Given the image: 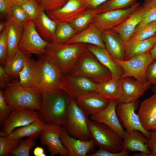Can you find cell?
I'll return each mask as SVG.
<instances>
[{"label": "cell", "mask_w": 156, "mask_h": 156, "mask_svg": "<svg viewBox=\"0 0 156 156\" xmlns=\"http://www.w3.org/2000/svg\"><path fill=\"white\" fill-rule=\"evenodd\" d=\"M41 92L42 102L38 113L41 119L46 124H57L65 126L71 98L60 88Z\"/></svg>", "instance_id": "1"}, {"label": "cell", "mask_w": 156, "mask_h": 156, "mask_svg": "<svg viewBox=\"0 0 156 156\" xmlns=\"http://www.w3.org/2000/svg\"><path fill=\"white\" fill-rule=\"evenodd\" d=\"M87 44L53 41L48 42L44 54L64 75L69 73L81 55L88 50Z\"/></svg>", "instance_id": "2"}, {"label": "cell", "mask_w": 156, "mask_h": 156, "mask_svg": "<svg viewBox=\"0 0 156 156\" xmlns=\"http://www.w3.org/2000/svg\"><path fill=\"white\" fill-rule=\"evenodd\" d=\"M18 82H15L3 91L7 103L16 109L39 110L42 100L40 90L23 86Z\"/></svg>", "instance_id": "3"}, {"label": "cell", "mask_w": 156, "mask_h": 156, "mask_svg": "<svg viewBox=\"0 0 156 156\" xmlns=\"http://www.w3.org/2000/svg\"><path fill=\"white\" fill-rule=\"evenodd\" d=\"M73 76H81L100 83L112 78L108 69L88 50L81 55L73 68L68 73Z\"/></svg>", "instance_id": "4"}, {"label": "cell", "mask_w": 156, "mask_h": 156, "mask_svg": "<svg viewBox=\"0 0 156 156\" xmlns=\"http://www.w3.org/2000/svg\"><path fill=\"white\" fill-rule=\"evenodd\" d=\"M88 127L90 138L100 149L116 153L122 150L123 140L106 125L89 119Z\"/></svg>", "instance_id": "5"}, {"label": "cell", "mask_w": 156, "mask_h": 156, "mask_svg": "<svg viewBox=\"0 0 156 156\" xmlns=\"http://www.w3.org/2000/svg\"><path fill=\"white\" fill-rule=\"evenodd\" d=\"M88 116L71 99L68 107L65 127L67 133L83 140L91 138L88 127Z\"/></svg>", "instance_id": "6"}, {"label": "cell", "mask_w": 156, "mask_h": 156, "mask_svg": "<svg viewBox=\"0 0 156 156\" xmlns=\"http://www.w3.org/2000/svg\"><path fill=\"white\" fill-rule=\"evenodd\" d=\"M38 88L42 91L59 88L63 74L45 55H40L36 61Z\"/></svg>", "instance_id": "7"}, {"label": "cell", "mask_w": 156, "mask_h": 156, "mask_svg": "<svg viewBox=\"0 0 156 156\" xmlns=\"http://www.w3.org/2000/svg\"><path fill=\"white\" fill-rule=\"evenodd\" d=\"M113 59L123 70L124 73L121 78L131 77L149 85L146 80V72L148 66L153 61L150 51L134 56L127 60Z\"/></svg>", "instance_id": "8"}, {"label": "cell", "mask_w": 156, "mask_h": 156, "mask_svg": "<svg viewBox=\"0 0 156 156\" xmlns=\"http://www.w3.org/2000/svg\"><path fill=\"white\" fill-rule=\"evenodd\" d=\"M99 84L85 77L73 76L67 73L63 75L59 88L75 100L88 93L97 92Z\"/></svg>", "instance_id": "9"}, {"label": "cell", "mask_w": 156, "mask_h": 156, "mask_svg": "<svg viewBox=\"0 0 156 156\" xmlns=\"http://www.w3.org/2000/svg\"><path fill=\"white\" fill-rule=\"evenodd\" d=\"M135 3L130 7L124 9L112 10L96 14L91 23L102 31L112 29L127 19L140 6Z\"/></svg>", "instance_id": "10"}, {"label": "cell", "mask_w": 156, "mask_h": 156, "mask_svg": "<svg viewBox=\"0 0 156 156\" xmlns=\"http://www.w3.org/2000/svg\"><path fill=\"white\" fill-rule=\"evenodd\" d=\"M48 43L37 32L33 20L31 19L24 25L18 49L20 51L24 53L43 54H45Z\"/></svg>", "instance_id": "11"}, {"label": "cell", "mask_w": 156, "mask_h": 156, "mask_svg": "<svg viewBox=\"0 0 156 156\" xmlns=\"http://www.w3.org/2000/svg\"><path fill=\"white\" fill-rule=\"evenodd\" d=\"M41 119L38 112L35 110L15 109L2 124L0 136L8 137L14 129Z\"/></svg>", "instance_id": "12"}, {"label": "cell", "mask_w": 156, "mask_h": 156, "mask_svg": "<svg viewBox=\"0 0 156 156\" xmlns=\"http://www.w3.org/2000/svg\"><path fill=\"white\" fill-rule=\"evenodd\" d=\"M60 124H46L40 136L41 144L46 145L51 156L60 155L67 156L68 151L60 139L63 128Z\"/></svg>", "instance_id": "13"}, {"label": "cell", "mask_w": 156, "mask_h": 156, "mask_svg": "<svg viewBox=\"0 0 156 156\" xmlns=\"http://www.w3.org/2000/svg\"><path fill=\"white\" fill-rule=\"evenodd\" d=\"M137 101L127 103H118L116 108L117 114L126 131L129 132L133 130L139 131L149 139L150 131L144 129L138 114L135 112L137 106Z\"/></svg>", "instance_id": "14"}, {"label": "cell", "mask_w": 156, "mask_h": 156, "mask_svg": "<svg viewBox=\"0 0 156 156\" xmlns=\"http://www.w3.org/2000/svg\"><path fill=\"white\" fill-rule=\"evenodd\" d=\"M121 95L118 103H127L138 101L151 86L146 85L131 77L119 79Z\"/></svg>", "instance_id": "15"}, {"label": "cell", "mask_w": 156, "mask_h": 156, "mask_svg": "<svg viewBox=\"0 0 156 156\" xmlns=\"http://www.w3.org/2000/svg\"><path fill=\"white\" fill-rule=\"evenodd\" d=\"M117 100H110L108 105L100 112L90 116V119L103 123L114 131L123 140L125 130L120 123L116 111Z\"/></svg>", "instance_id": "16"}, {"label": "cell", "mask_w": 156, "mask_h": 156, "mask_svg": "<svg viewBox=\"0 0 156 156\" xmlns=\"http://www.w3.org/2000/svg\"><path fill=\"white\" fill-rule=\"evenodd\" d=\"M60 139L68 151L67 156H86L96 145L91 138L88 140H83L70 136L64 126L63 127Z\"/></svg>", "instance_id": "17"}, {"label": "cell", "mask_w": 156, "mask_h": 156, "mask_svg": "<svg viewBox=\"0 0 156 156\" xmlns=\"http://www.w3.org/2000/svg\"><path fill=\"white\" fill-rule=\"evenodd\" d=\"M87 9L79 0H68L61 8L45 13L57 23L63 22L70 23Z\"/></svg>", "instance_id": "18"}, {"label": "cell", "mask_w": 156, "mask_h": 156, "mask_svg": "<svg viewBox=\"0 0 156 156\" xmlns=\"http://www.w3.org/2000/svg\"><path fill=\"white\" fill-rule=\"evenodd\" d=\"M137 114L145 130L150 131L156 128V94L142 101Z\"/></svg>", "instance_id": "19"}, {"label": "cell", "mask_w": 156, "mask_h": 156, "mask_svg": "<svg viewBox=\"0 0 156 156\" xmlns=\"http://www.w3.org/2000/svg\"><path fill=\"white\" fill-rule=\"evenodd\" d=\"M87 49L93 53L103 65L111 73L112 78L119 79L122 76L124 71L122 67L116 62L105 48L88 44Z\"/></svg>", "instance_id": "20"}, {"label": "cell", "mask_w": 156, "mask_h": 156, "mask_svg": "<svg viewBox=\"0 0 156 156\" xmlns=\"http://www.w3.org/2000/svg\"><path fill=\"white\" fill-rule=\"evenodd\" d=\"M75 100L88 116L96 114L105 109L110 101L100 96L97 92L88 93Z\"/></svg>", "instance_id": "21"}, {"label": "cell", "mask_w": 156, "mask_h": 156, "mask_svg": "<svg viewBox=\"0 0 156 156\" xmlns=\"http://www.w3.org/2000/svg\"><path fill=\"white\" fill-rule=\"evenodd\" d=\"M148 141V139L139 131L133 130L129 132L125 131L122 150L142 152L150 156L151 152L147 146Z\"/></svg>", "instance_id": "22"}, {"label": "cell", "mask_w": 156, "mask_h": 156, "mask_svg": "<svg viewBox=\"0 0 156 156\" xmlns=\"http://www.w3.org/2000/svg\"><path fill=\"white\" fill-rule=\"evenodd\" d=\"M101 36L105 48L111 56L116 59L125 60L124 43L119 34L112 29L102 31Z\"/></svg>", "instance_id": "23"}, {"label": "cell", "mask_w": 156, "mask_h": 156, "mask_svg": "<svg viewBox=\"0 0 156 156\" xmlns=\"http://www.w3.org/2000/svg\"><path fill=\"white\" fill-rule=\"evenodd\" d=\"M35 29L41 38L48 42L54 41L57 25L42 10L37 17L33 20Z\"/></svg>", "instance_id": "24"}, {"label": "cell", "mask_w": 156, "mask_h": 156, "mask_svg": "<svg viewBox=\"0 0 156 156\" xmlns=\"http://www.w3.org/2000/svg\"><path fill=\"white\" fill-rule=\"evenodd\" d=\"M102 33L101 31L91 23L87 28L76 34L65 43H81L105 48L102 38Z\"/></svg>", "instance_id": "25"}, {"label": "cell", "mask_w": 156, "mask_h": 156, "mask_svg": "<svg viewBox=\"0 0 156 156\" xmlns=\"http://www.w3.org/2000/svg\"><path fill=\"white\" fill-rule=\"evenodd\" d=\"M7 21L8 22L9 29L8 36V52L6 62L19 51L18 45L22 35L24 25L16 21L11 14L8 16Z\"/></svg>", "instance_id": "26"}, {"label": "cell", "mask_w": 156, "mask_h": 156, "mask_svg": "<svg viewBox=\"0 0 156 156\" xmlns=\"http://www.w3.org/2000/svg\"><path fill=\"white\" fill-rule=\"evenodd\" d=\"M142 16L143 12L140 5L127 19L120 25L112 29L120 36L123 42L124 47L141 22Z\"/></svg>", "instance_id": "27"}, {"label": "cell", "mask_w": 156, "mask_h": 156, "mask_svg": "<svg viewBox=\"0 0 156 156\" xmlns=\"http://www.w3.org/2000/svg\"><path fill=\"white\" fill-rule=\"evenodd\" d=\"M156 42V33L145 40H139L131 37L125 45V60L132 57L150 51Z\"/></svg>", "instance_id": "28"}, {"label": "cell", "mask_w": 156, "mask_h": 156, "mask_svg": "<svg viewBox=\"0 0 156 156\" xmlns=\"http://www.w3.org/2000/svg\"><path fill=\"white\" fill-rule=\"evenodd\" d=\"M45 124L41 119L25 126L14 129L8 137L14 139L27 137L36 139L41 134Z\"/></svg>", "instance_id": "29"}, {"label": "cell", "mask_w": 156, "mask_h": 156, "mask_svg": "<svg viewBox=\"0 0 156 156\" xmlns=\"http://www.w3.org/2000/svg\"><path fill=\"white\" fill-rule=\"evenodd\" d=\"M31 56V53L19 50L3 66L5 71L13 78L19 79L20 73Z\"/></svg>", "instance_id": "30"}, {"label": "cell", "mask_w": 156, "mask_h": 156, "mask_svg": "<svg viewBox=\"0 0 156 156\" xmlns=\"http://www.w3.org/2000/svg\"><path fill=\"white\" fill-rule=\"evenodd\" d=\"M18 83L27 87L38 88L37 73L36 61L29 59L20 73Z\"/></svg>", "instance_id": "31"}, {"label": "cell", "mask_w": 156, "mask_h": 156, "mask_svg": "<svg viewBox=\"0 0 156 156\" xmlns=\"http://www.w3.org/2000/svg\"><path fill=\"white\" fill-rule=\"evenodd\" d=\"M98 94L109 100H118L121 95V88L119 79L112 78L103 83H99Z\"/></svg>", "instance_id": "32"}, {"label": "cell", "mask_w": 156, "mask_h": 156, "mask_svg": "<svg viewBox=\"0 0 156 156\" xmlns=\"http://www.w3.org/2000/svg\"><path fill=\"white\" fill-rule=\"evenodd\" d=\"M99 12L97 8H88L83 13L70 23L77 34L82 31L91 23L95 15Z\"/></svg>", "instance_id": "33"}, {"label": "cell", "mask_w": 156, "mask_h": 156, "mask_svg": "<svg viewBox=\"0 0 156 156\" xmlns=\"http://www.w3.org/2000/svg\"><path fill=\"white\" fill-rule=\"evenodd\" d=\"M76 34L69 23H57L53 41L65 43Z\"/></svg>", "instance_id": "34"}, {"label": "cell", "mask_w": 156, "mask_h": 156, "mask_svg": "<svg viewBox=\"0 0 156 156\" xmlns=\"http://www.w3.org/2000/svg\"><path fill=\"white\" fill-rule=\"evenodd\" d=\"M140 7L143 12L142 18L136 29L156 21V0H146Z\"/></svg>", "instance_id": "35"}, {"label": "cell", "mask_w": 156, "mask_h": 156, "mask_svg": "<svg viewBox=\"0 0 156 156\" xmlns=\"http://www.w3.org/2000/svg\"><path fill=\"white\" fill-rule=\"evenodd\" d=\"M137 0H109L96 8L99 13L107 11L122 9L129 8L135 3Z\"/></svg>", "instance_id": "36"}, {"label": "cell", "mask_w": 156, "mask_h": 156, "mask_svg": "<svg viewBox=\"0 0 156 156\" xmlns=\"http://www.w3.org/2000/svg\"><path fill=\"white\" fill-rule=\"evenodd\" d=\"M156 33V21L136 29L131 37L136 40H142L151 37Z\"/></svg>", "instance_id": "37"}, {"label": "cell", "mask_w": 156, "mask_h": 156, "mask_svg": "<svg viewBox=\"0 0 156 156\" xmlns=\"http://www.w3.org/2000/svg\"><path fill=\"white\" fill-rule=\"evenodd\" d=\"M21 139H14L0 136V156L9 155L10 152L18 147Z\"/></svg>", "instance_id": "38"}, {"label": "cell", "mask_w": 156, "mask_h": 156, "mask_svg": "<svg viewBox=\"0 0 156 156\" xmlns=\"http://www.w3.org/2000/svg\"><path fill=\"white\" fill-rule=\"evenodd\" d=\"M35 139L29 138L21 139L18 147L12 150L10 154L14 156H29L30 150L36 144Z\"/></svg>", "instance_id": "39"}, {"label": "cell", "mask_w": 156, "mask_h": 156, "mask_svg": "<svg viewBox=\"0 0 156 156\" xmlns=\"http://www.w3.org/2000/svg\"><path fill=\"white\" fill-rule=\"evenodd\" d=\"M8 24L0 34V65L3 66L6 62L8 52Z\"/></svg>", "instance_id": "40"}, {"label": "cell", "mask_w": 156, "mask_h": 156, "mask_svg": "<svg viewBox=\"0 0 156 156\" xmlns=\"http://www.w3.org/2000/svg\"><path fill=\"white\" fill-rule=\"evenodd\" d=\"M11 16L17 22L24 25L31 19L21 5L16 3L11 6Z\"/></svg>", "instance_id": "41"}, {"label": "cell", "mask_w": 156, "mask_h": 156, "mask_svg": "<svg viewBox=\"0 0 156 156\" xmlns=\"http://www.w3.org/2000/svg\"><path fill=\"white\" fill-rule=\"evenodd\" d=\"M68 0H40L39 4L45 12L51 11L63 7Z\"/></svg>", "instance_id": "42"}, {"label": "cell", "mask_w": 156, "mask_h": 156, "mask_svg": "<svg viewBox=\"0 0 156 156\" xmlns=\"http://www.w3.org/2000/svg\"><path fill=\"white\" fill-rule=\"evenodd\" d=\"M6 103L3 96V90H0V125L10 115L15 109Z\"/></svg>", "instance_id": "43"}, {"label": "cell", "mask_w": 156, "mask_h": 156, "mask_svg": "<svg viewBox=\"0 0 156 156\" xmlns=\"http://www.w3.org/2000/svg\"><path fill=\"white\" fill-rule=\"evenodd\" d=\"M30 18L33 20L36 18L42 10L39 3L30 1L24 3L21 5Z\"/></svg>", "instance_id": "44"}, {"label": "cell", "mask_w": 156, "mask_h": 156, "mask_svg": "<svg viewBox=\"0 0 156 156\" xmlns=\"http://www.w3.org/2000/svg\"><path fill=\"white\" fill-rule=\"evenodd\" d=\"M147 83L150 86L156 85V59L149 65L146 72Z\"/></svg>", "instance_id": "45"}, {"label": "cell", "mask_w": 156, "mask_h": 156, "mask_svg": "<svg viewBox=\"0 0 156 156\" xmlns=\"http://www.w3.org/2000/svg\"><path fill=\"white\" fill-rule=\"evenodd\" d=\"M130 151L125 150L120 152L114 153L106 150L100 149L94 153L88 154V156H128Z\"/></svg>", "instance_id": "46"}, {"label": "cell", "mask_w": 156, "mask_h": 156, "mask_svg": "<svg viewBox=\"0 0 156 156\" xmlns=\"http://www.w3.org/2000/svg\"><path fill=\"white\" fill-rule=\"evenodd\" d=\"M14 4L11 0H0V14L1 18L7 19L11 14V6Z\"/></svg>", "instance_id": "47"}, {"label": "cell", "mask_w": 156, "mask_h": 156, "mask_svg": "<svg viewBox=\"0 0 156 156\" xmlns=\"http://www.w3.org/2000/svg\"><path fill=\"white\" fill-rule=\"evenodd\" d=\"M12 77L5 71L3 66L0 65V87L1 88H6L12 83H11Z\"/></svg>", "instance_id": "48"}, {"label": "cell", "mask_w": 156, "mask_h": 156, "mask_svg": "<svg viewBox=\"0 0 156 156\" xmlns=\"http://www.w3.org/2000/svg\"><path fill=\"white\" fill-rule=\"evenodd\" d=\"M150 132V137L147 146L151 152L150 156H156V128Z\"/></svg>", "instance_id": "49"}, {"label": "cell", "mask_w": 156, "mask_h": 156, "mask_svg": "<svg viewBox=\"0 0 156 156\" xmlns=\"http://www.w3.org/2000/svg\"><path fill=\"white\" fill-rule=\"evenodd\" d=\"M88 8L95 9L98 7L109 0H79Z\"/></svg>", "instance_id": "50"}, {"label": "cell", "mask_w": 156, "mask_h": 156, "mask_svg": "<svg viewBox=\"0 0 156 156\" xmlns=\"http://www.w3.org/2000/svg\"><path fill=\"white\" fill-rule=\"evenodd\" d=\"M34 154L35 156H46L43 147H37L34 149Z\"/></svg>", "instance_id": "51"}, {"label": "cell", "mask_w": 156, "mask_h": 156, "mask_svg": "<svg viewBox=\"0 0 156 156\" xmlns=\"http://www.w3.org/2000/svg\"><path fill=\"white\" fill-rule=\"evenodd\" d=\"M14 3L21 5L25 3L30 1H36L39 3V0H11Z\"/></svg>", "instance_id": "52"}, {"label": "cell", "mask_w": 156, "mask_h": 156, "mask_svg": "<svg viewBox=\"0 0 156 156\" xmlns=\"http://www.w3.org/2000/svg\"><path fill=\"white\" fill-rule=\"evenodd\" d=\"M150 52L153 60L156 59V42L154 46L150 51Z\"/></svg>", "instance_id": "53"}, {"label": "cell", "mask_w": 156, "mask_h": 156, "mask_svg": "<svg viewBox=\"0 0 156 156\" xmlns=\"http://www.w3.org/2000/svg\"><path fill=\"white\" fill-rule=\"evenodd\" d=\"M8 21L0 22V33L2 31L5 27L8 25Z\"/></svg>", "instance_id": "54"}, {"label": "cell", "mask_w": 156, "mask_h": 156, "mask_svg": "<svg viewBox=\"0 0 156 156\" xmlns=\"http://www.w3.org/2000/svg\"><path fill=\"white\" fill-rule=\"evenodd\" d=\"M131 155L133 156H148L147 154L141 152L133 154Z\"/></svg>", "instance_id": "55"}, {"label": "cell", "mask_w": 156, "mask_h": 156, "mask_svg": "<svg viewBox=\"0 0 156 156\" xmlns=\"http://www.w3.org/2000/svg\"><path fill=\"white\" fill-rule=\"evenodd\" d=\"M151 89L154 93L156 94V85L153 86Z\"/></svg>", "instance_id": "56"}, {"label": "cell", "mask_w": 156, "mask_h": 156, "mask_svg": "<svg viewBox=\"0 0 156 156\" xmlns=\"http://www.w3.org/2000/svg\"><path fill=\"white\" fill-rule=\"evenodd\" d=\"M40 0H39V1H40Z\"/></svg>", "instance_id": "57"}]
</instances>
